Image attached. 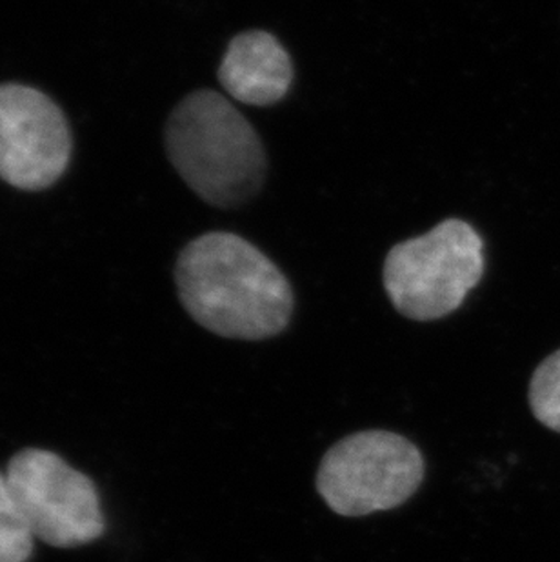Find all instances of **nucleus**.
<instances>
[{"label": "nucleus", "mask_w": 560, "mask_h": 562, "mask_svg": "<svg viewBox=\"0 0 560 562\" xmlns=\"http://www.w3.org/2000/svg\"><path fill=\"white\" fill-rule=\"evenodd\" d=\"M426 477L423 451L388 430H365L335 442L318 464L315 486L343 517L390 512L412 499Z\"/></svg>", "instance_id": "obj_4"}, {"label": "nucleus", "mask_w": 560, "mask_h": 562, "mask_svg": "<svg viewBox=\"0 0 560 562\" xmlns=\"http://www.w3.org/2000/svg\"><path fill=\"white\" fill-rule=\"evenodd\" d=\"M219 80L235 101L249 106H271L290 91L293 63L271 33L244 32L227 46Z\"/></svg>", "instance_id": "obj_7"}, {"label": "nucleus", "mask_w": 560, "mask_h": 562, "mask_svg": "<svg viewBox=\"0 0 560 562\" xmlns=\"http://www.w3.org/2000/svg\"><path fill=\"white\" fill-rule=\"evenodd\" d=\"M486 270L484 243L460 218L393 246L384 260V288L393 308L418 323L446 317L462 306Z\"/></svg>", "instance_id": "obj_3"}, {"label": "nucleus", "mask_w": 560, "mask_h": 562, "mask_svg": "<svg viewBox=\"0 0 560 562\" xmlns=\"http://www.w3.org/2000/svg\"><path fill=\"white\" fill-rule=\"evenodd\" d=\"M74 138L63 110L43 91L0 85V179L24 191L54 187L68 170Z\"/></svg>", "instance_id": "obj_6"}, {"label": "nucleus", "mask_w": 560, "mask_h": 562, "mask_svg": "<svg viewBox=\"0 0 560 562\" xmlns=\"http://www.w3.org/2000/svg\"><path fill=\"white\" fill-rule=\"evenodd\" d=\"M175 282L191 318L224 339L277 337L295 308L291 284L276 262L227 232L191 240L180 251Z\"/></svg>", "instance_id": "obj_1"}, {"label": "nucleus", "mask_w": 560, "mask_h": 562, "mask_svg": "<svg viewBox=\"0 0 560 562\" xmlns=\"http://www.w3.org/2000/svg\"><path fill=\"white\" fill-rule=\"evenodd\" d=\"M529 408L548 430L560 434V348L540 362L529 381Z\"/></svg>", "instance_id": "obj_9"}, {"label": "nucleus", "mask_w": 560, "mask_h": 562, "mask_svg": "<svg viewBox=\"0 0 560 562\" xmlns=\"http://www.w3.org/2000/svg\"><path fill=\"white\" fill-rule=\"evenodd\" d=\"M166 151L180 179L212 206H238L265 182L259 133L217 91H193L177 104L166 124Z\"/></svg>", "instance_id": "obj_2"}, {"label": "nucleus", "mask_w": 560, "mask_h": 562, "mask_svg": "<svg viewBox=\"0 0 560 562\" xmlns=\"http://www.w3.org/2000/svg\"><path fill=\"white\" fill-rule=\"evenodd\" d=\"M33 537L57 548L82 547L104 531L96 484L57 453L21 451L5 472Z\"/></svg>", "instance_id": "obj_5"}, {"label": "nucleus", "mask_w": 560, "mask_h": 562, "mask_svg": "<svg viewBox=\"0 0 560 562\" xmlns=\"http://www.w3.org/2000/svg\"><path fill=\"white\" fill-rule=\"evenodd\" d=\"M33 541L35 537L8 477L0 473V562H26L32 558Z\"/></svg>", "instance_id": "obj_8"}]
</instances>
